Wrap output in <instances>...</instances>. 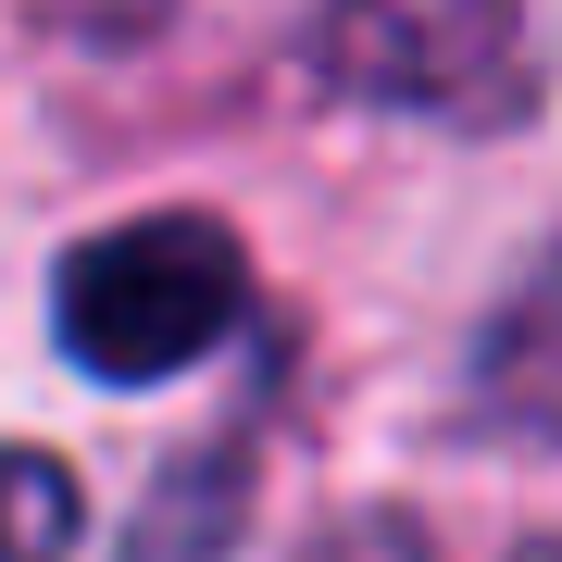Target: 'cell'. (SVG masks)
Wrapping results in <instances>:
<instances>
[{"label": "cell", "instance_id": "obj_2", "mask_svg": "<svg viewBox=\"0 0 562 562\" xmlns=\"http://www.w3.org/2000/svg\"><path fill=\"white\" fill-rule=\"evenodd\" d=\"M313 63L387 113L513 125L538 101V0H325Z\"/></svg>", "mask_w": 562, "mask_h": 562}, {"label": "cell", "instance_id": "obj_4", "mask_svg": "<svg viewBox=\"0 0 562 562\" xmlns=\"http://www.w3.org/2000/svg\"><path fill=\"white\" fill-rule=\"evenodd\" d=\"M76 550V475L50 450H0V562H63Z\"/></svg>", "mask_w": 562, "mask_h": 562}, {"label": "cell", "instance_id": "obj_1", "mask_svg": "<svg viewBox=\"0 0 562 562\" xmlns=\"http://www.w3.org/2000/svg\"><path fill=\"white\" fill-rule=\"evenodd\" d=\"M250 301V262L213 213H150V225H113L63 262V350L88 362L101 387H150V375H188Z\"/></svg>", "mask_w": 562, "mask_h": 562}, {"label": "cell", "instance_id": "obj_3", "mask_svg": "<svg viewBox=\"0 0 562 562\" xmlns=\"http://www.w3.org/2000/svg\"><path fill=\"white\" fill-rule=\"evenodd\" d=\"M475 425L487 438H562V250L487 313V338H475Z\"/></svg>", "mask_w": 562, "mask_h": 562}, {"label": "cell", "instance_id": "obj_5", "mask_svg": "<svg viewBox=\"0 0 562 562\" xmlns=\"http://www.w3.org/2000/svg\"><path fill=\"white\" fill-rule=\"evenodd\" d=\"M225 525H238V462H201L188 501H176V487L150 501V525H138V550H125V562H213Z\"/></svg>", "mask_w": 562, "mask_h": 562}]
</instances>
